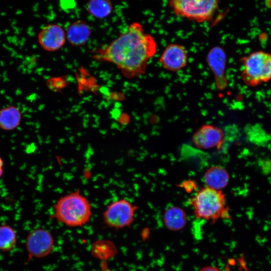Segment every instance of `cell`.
Here are the masks:
<instances>
[{"instance_id":"cell-11","label":"cell","mask_w":271,"mask_h":271,"mask_svg":"<svg viewBox=\"0 0 271 271\" xmlns=\"http://www.w3.org/2000/svg\"><path fill=\"white\" fill-rule=\"evenodd\" d=\"M206 62L213 73L217 88L224 90L227 85L225 75L226 55L224 50L219 46L212 48L207 55Z\"/></svg>"},{"instance_id":"cell-13","label":"cell","mask_w":271,"mask_h":271,"mask_svg":"<svg viewBox=\"0 0 271 271\" xmlns=\"http://www.w3.org/2000/svg\"><path fill=\"white\" fill-rule=\"evenodd\" d=\"M229 179L227 171L220 166L209 167L205 171L203 176L205 186L217 190H222L226 187Z\"/></svg>"},{"instance_id":"cell-18","label":"cell","mask_w":271,"mask_h":271,"mask_svg":"<svg viewBox=\"0 0 271 271\" xmlns=\"http://www.w3.org/2000/svg\"><path fill=\"white\" fill-rule=\"evenodd\" d=\"M199 271H221L218 267L209 265L201 268Z\"/></svg>"},{"instance_id":"cell-7","label":"cell","mask_w":271,"mask_h":271,"mask_svg":"<svg viewBox=\"0 0 271 271\" xmlns=\"http://www.w3.org/2000/svg\"><path fill=\"white\" fill-rule=\"evenodd\" d=\"M28 254L27 261L33 258H41L49 255L53 250L54 239L51 233L44 228L31 230L25 242Z\"/></svg>"},{"instance_id":"cell-17","label":"cell","mask_w":271,"mask_h":271,"mask_svg":"<svg viewBox=\"0 0 271 271\" xmlns=\"http://www.w3.org/2000/svg\"><path fill=\"white\" fill-rule=\"evenodd\" d=\"M88 13L93 17L103 19L112 12V3L109 0H91L86 5Z\"/></svg>"},{"instance_id":"cell-16","label":"cell","mask_w":271,"mask_h":271,"mask_svg":"<svg viewBox=\"0 0 271 271\" xmlns=\"http://www.w3.org/2000/svg\"><path fill=\"white\" fill-rule=\"evenodd\" d=\"M18 237L16 230L5 222L0 225V251L10 252L17 244Z\"/></svg>"},{"instance_id":"cell-3","label":"cell","mask_w":271,"mask_h":271,"mask_svg":"<svg viewBox=\"0 0 271 271\" xmlns=\"http://www.w3.org/2000/svg\"><path fill=\"white\" fill-rule=\"evenodd\" d=\"M196 218L212 223L222 219H229L231 216L226 197L222 190L205 186L197 190L189 200Z\"/></svg>"},{"instance_id":"cell-6","label":"cell","mask_w":271,"mask_h":271,"mask_svg":"<svg viewBox=\"0 0 271 271\" xmlns=\"http://www.w3.org/2000/svg\"><path fill=\"white\" fill-rule=\"evenodd\" d=\"M138 207L125 199L116 200L106 206L103 213L104 223L109 227L121 229L131 225Z\"/></svg>"},{"instance_id":"cell-14","label":"cell","mask_w":271,"mask_h":271,"mask_svg":"<svg viewBox=\"0 0 271 271\" xmlns=\"http://www.w3.org/2000/svg\"><path fill=\"white\" fill-rule=\"evenodd\" d=\"M163 221L165 227L172 231H179L184 228L187 222L185 211L177 206L167 208L163 214Z\"/></svg>"},{"instance_id":"cell-4","label":"cell","mask_w":271,"mask_h":271,"mask_svg":"<svg viewBox=\"0 0 271 271\" xmlns=\"http://www.w3.org/2000/svg\"><path fill=\"white\" fill-rule=\"evenodd\" d=\"M241 78L245 84L255 87L271 80V54L257 51L241 59Z\"/></svg>"},{"instance_id":"cell-1","label":"cell","mask_w":271,"mask_h":271,"mask_svg":"<svg viewBox=\"0 0 271 271\" xmlns=\"http://www.w3.org/2000/svg\"><path fill=\"white\" fill-rule=\"evenodd\" d=\"M157 49L154 38L145 33L141 24L133 22L109 44L93 51L92 57L113 64L124 77L132 79L145 73Z\"/></svg>"},{"instance_id":"cell-15","label":"cell","mask_w":271,"mask_h":271,"mask_svg":"<svg viewBox=\"0 0 271 271\" xmlns=\"http://www.w3.org/2000/svg\"><path fill=\"white\" fill-rule=\"evenodd\" d=\"M22 113L19 107L10 105L0 109V129L5 131H12L21 124Z\"/></svg>"},{"instance_id":"cell-10","label":"cell","mask_w":271,"mask_h":271,"mask_svg":"<svg viewBox=\"0 0 271 271\" xmlns=\"http://www.w3.org/2000/svg\"><path fill=\"white\" fill-rule=\"evenodd\" d=\"M37 39L42 49L47 51L54 52L64 45L66 39V33L60 25L50 24L41 29Z\"/></svg>"},{"instance_id":"cell-8","label":"cell","mask_w":271,"mask_h":271,"mask_svg":"<svg viewBox=\"0 0 271 271\" xmlns=\"http://www.w3.org/2000/svg\"><path fill=\"white\" fill-rule=\"evenodd\" d=\"M192 143L201 149H220L224 141V133L221 128L206 124L201 126L193 134Z\"/></svg>"},{"instance_id":"cell-9","label":"cell","mask_w":271,"mask_h":271,"mask_svg":"<svg viewBox=\"0 0 271 271\" xmlns=\"http://www.w3.org/2000/svg\"><path fill=\"white\" fill-rule=\"evenodd\" d=\"M188 59V53L184 46L171 43L166 47L160 57L159 62L164 69L177 72L187 65Z\"/></svg>"},{"instance_id":"cell-2","label":"cell","mask_w":271,"mask_h":271,"mask_svg":"<svg viewBox=\"0 0 271 271\" xmlns=\"http://www.w3.org/2000/svg\"><path fill=\"white\" fill-rule=\"evenodd\" d=\"M92 215L90 201L77 189L61 196L57 200L51 217L67 226L78 227L88 223Z\"/></svg>"},{"instance_id":"cell-5","label":"cell","mask_w":271,"mask_h":271,"mask_svg":"<svg viewBox=\"0 0 271 271\" xmlns=\"http://www.w3.org/2000/svg\"><path fill=\"white\" fill-rule=\"evenodd\" d=\"M216 0H172L169 5L178 16L198 23L211 20L219 8Z\"/></svg>"},{"instance_id":"cell-19","label":"cell","mask_w":271,"mask_h":271,"mask_svg":"<svg viewBox=\"0 0 271 271\" xmlns=\"http://www.w3.org/2000/svg\"><path fill=\"white\" fill-rule=\"evenodd\" d=\"M4 173V161L2 158L0 157V178L2 176Z\"/></svg>"},{"instance_id":"cell-12","label":"cell","mask_w":271,"mask_h":271,"mask_svg":"<svg viewBox=\"0 0 271 271\" xmlns=\"http://www.w3.org/2000/svg\"><path fill=\"white\" fill-rule=\"evenodd\" d=\"M65 33L70 44L74 46H81L85 44L89 40L91 29L86 22L78 20L67 27Z\"/></svg>"},{"instance_id":"cell-20","label":"cell","mask_w":271,"mask_h":271,"mask_svg":"<svg viewBox=\"0 0 271 271\" xmlns=\"http://www.w3.org/2000/svg\"><path fill=\"white\" fill-rule=\"evenodd\" d=\"M101 265L102 271H112L107 268L106 264L105 263H102Z\"/></svg>"}]
</instances>
